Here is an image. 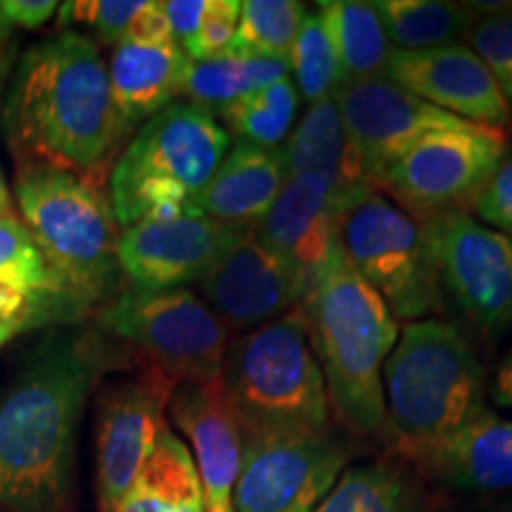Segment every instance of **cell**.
<instances>
[{
  "instance_id": "cell-41",
  "label": "cell",
  "mask_w": 512,
  "mask_h": 512,
  "mask_svg": "<svg viewBox=\"0 0 512 512\" xmlns=\"http://www.w3.org/2000/svg\"><path fill=\"white\" fill-rule=\"evenodd\" d=\"M486 394L489 399L501 408H512V347L505 354L491 375V380L486 382Z\"/></svg>"
},
{
  "instance_id": "cell-39",
  "label": "cell",
  "mask_w": 512,
  "mask_h": 512,
  "mask_svg": "<svg viewBox=\"0 0 512 512\" xmlns=\"http://www.w3.org/2000/svg\"><path fill=\"white\" fill-rule=\"evenodd\" d=\"M121 43H128V46H166V43H176L174 34H171L169 19H166L164 3L140 5Z\"/></svg>"
},
{
  "instance_id": "cell-10",
  "label": "cell",
  "mask_w": 512,
  "mask_h": 512,
  "mask_svg": "<svg viewBox=\"0 0 512 512\" xmlns=\"http://www.w3.org/2000/svg\"><path fill=\"white\" fill-rule=\"evenodd\" d=\"M508 157V133L460 124L420 138L377 178V190L422 223L470 209Z\"/></svg>"
},
{
  "instance_id": "cell-18",
  "label": "cell",
  "mask_w": 512,
  "mask_h": 512,
  "mask_svg": "<svg viewBox=\"0 0 512 512\" xmlns=\"http://www.w3.org/2000/svg\"><path fill=\"white\" fill-rule=\"evenodd\" d=\"M166 413H171V420L195 453L192 460L200 475L204 510L235 512L233 494L240 477L245 437L221 377L211 382L176 384Z\"/></svg>"
},
{
  "instance_id": "cell-20",
  "label": "cell",
  "mask_w": 512,
  "mask_h": 512,
  "mask_svg": "<svg viewBox=\"0 0 512 512\" xmlns=\"http://www.w3.org/2000/svg\"><path fill=\"white\" fill-rule=\"evenodd\" d=\"M280 150L287 178H318L335 190L344 207L377 190L354 140L344 128L335 98L313 102Z\"/></svg>"
},
{
  "instance_id": "cell-2",
  "label": "cell",
  "mask_w": 512,
  "mask_h": 512,
  "mask_svg": "<svg viewBox=\"0 0 512 512\" xmlns=\"http://www.w3.org/2000/svg\"><path fill=\"white\" fill-rule=\"evenodd\" d=\"M17 166H53L102 185L126 138L107 64L81 31H60L19 57L3 95Z\"/></svg>"
},
{
  "instance_id": "cell-35",
  "label": "cell",
  "mask_w": 512,
  "mask_h": 512,
  "mask_svg": "<svg viewBox=\"0 0 512 512\" xmlns=\"http://www.w3.org/2000/svg\"><path fill=\"white\" fill-rule=\"evenodd\" d=\"M240 5L238 0H209L200 27L188 46L183 48L190 62L214 60V57L230 53L235 34H238Z\"/></svg>"
},
{
  "instance_id": "cell-23",
  "label": "cell",
  "mask_w": 512,
  "mask_h": 512,
  "mask_svg": "<svg viewBox=\"0 0 512 512\" xmlns=\"http://www.w3.org/2000/svg\"><path fill=\"white\" fill-rule=\"evenodd\" d=\"M418 465L458 489H512V420L486 408Z\"/></svg>"
},
{
  "instance_id": "cell-32",
  "label": "cell",
  "mask_w": 512,
  "mask_h": 512,
  "mask_svg": "<svg viewBox=\"0 0 512 512\" xmlns=\"http://www.w3.org/2000/svg\"><path fill=\"white\" fill-rule=\"evenodd\" d=\"M287 62H290V74L294 76L299 98L309 100L311 105L318 100L332 98L337 88L342 86L335 48H332L318 12H306L302 27L294 36Z\"/></svg>"
},
{
  "instance_id": "cell-3",
  "label": "cell",
  "mask_w": 512,
  "mask_h": 512,
  "mask_svg": "<svg viewBox=\"0 0 512 512\" xmlns=\"http://www.w3.org/2000/svg\"><path fill=\"white\" fill-rule=\"evenodd\" d=\"M328 389L330 411L351 434L389 441L382 370L399 320L349 264L339 245L299 304Z\"/></svg>"
},
{
  "instance_id": "cell-7",
  "label": "cell",
  "mask_w": 512,
  "mask_h": 512,
  "mask_svg": "<svg viewBox=\"0 0 512 512\" xmlns=\"http://www.w3.org/2000/svg\"><path fill=\"white\" fill-rule=\"evenodd\" d=\"M221 382L245 441L330 427L328 389L299 306L230 339Z\"/></svg>"
},
{
  "instance_id": "cell-11",
  "label": "cell",
  "mask_w": 512,
  "mask_h": 512,
  "mask_svg": "<svg viewBox=\"0 0 512 512\" xmlns=\"http://www.w3.org/2000/svg\"><path fill=\"white\" fill-rule=\"evenodd\" d=\"M349 441L335 432L247 439L235 512H313L347 470Z\"/></svg>"
},
{
  "instance_id": "cell-31",
  "label": "cell",
  "mask_w": 512,
  "mask_h": 512,
  "mask_svg": "<svg viewBox=\"0 0 512 512\" xmlns=\"http://www.w3.org/2000/svg\"><path fill=\"white\" fill-rule=\"evenodd\" d=\"M306 17L304 3L297 0H245L240 5V24L233 55L287 57Z\"/></svg>"
},
{
  "instance_id": "cell-27",
  "label": "cell",
  "mask_w": 512,
  "mask_h": 512,
  "mask_svg": "<svg viewBox=\"0 0 512 512\" xmlns=\"http://www.w3.org/2000/svg\"><path fill=\"white\" fill-rule=\"evenodd\" d=\"M283 79H290L287 57H245L228 53L214 60L190 62L181 95L192 105L219 114L235 100Z\"/></svg>"
},
{
  "instance_id": "cell-12",
  "label": "cell",
  "mask_w": 512,
  "mask_h": 512,
  "mask_svg": "<svg viewBox=\"0 0 512 512\" xmlns=\"http://www.w3.org/2000/svg\"><path fill=\"white\" fill-rule=\"evenodd\" d=\"M176 382L136 366L131 377L107 384L98 399L95 486L98 512H117L166 430V408Z\"/></svg>"
},
{
  "instance_id": "cell-13",
  "label": "cell",
  "mask_w": 512,
  "mask_h": 512,
  "mask_svg": "<svg viewBox=\"0 0 512 512\" xmlns=\"http://www.w3.org/2000/svg\"><path fill=\"white\" fill-rule=\"evenodd\" d=\"M441 285L472 323L512 330V238L467 211L427 221Z\"/></svg>"
},
{
  "instance_id": "cell-29",
  "label": "cell",
  "mask_w": 512,
  "mask_h": 512,
  "mask_svg": "<svg viewBox=\"0 0 512 512\" xmlns=\"http://www.w3.org/2000/svg\"><path fill=\"white\" fill-rule=\"evenodd\" d=\"M313 512H413L411 486L389 463L354 465Z\"/></svg>"
},
{
  "instance_id": "cell-4",
  "label": "cell",
  "mask_w": 512,
  "mask_h": 512,
  "mask_svg": "<svg viewBox=\"0 0 512 512\" xmlns=\"http://www.w3.org/2000/svg\"><path fill=\"white\" fill-rule=\"evenodd\" d=\"M389 441L418 463L486 411V375L458 323L422 318L399 330L382 370Z\"/></svg>"
},
{
  "instance_id": "cell-6",
  "label": "cell",
  "mask_w": 512,
  "mask_h": 512,
  "mask_svg": "<svg viewBox=\"0 0 512 512\" xmlns=\"http://www.w3.org/2000/svg\"><path fill=\"white\" fill-rule=\"evenodd\" d=\"M230 133L214 112L174 102L138 128L110 169L117 226L200 214L197 200L230 150Z\"/></svg>"
},
{
  "instance_id": "cell-25",
  "label": "cell",
  "mask_w": 512,
  "mask_h": 512,
  "mask_svg": "<svg viewBox=\"0 0 512 512\" xmlns=\"http://www.w3.org/2000/svg\"><path fill=\"white\" fill-rule=\"evenodd\" d=\"M318 17L335 48L342 86L384 74L392 46L373 3L323 0L318 3Z\"/></svg>"
},
{
  "instance_id": "cell-33",
  "label": "cell",
  "mask_w": 512,
  "mask_h": 512,
  "mask_svg": "<svg viewBox=\"0 0 512 512\" xmlns=\"http://www.w3.org/2000/svg\"><path fill=\"white\" fill-rule=\"evenodd\" d=\"M140 5L138 0H69L57 10V24L62 31L86 27L100 43L117 48Z\"/></svg>"
},
{
  "instance_id": "cell-19",
  "label": "cell",
  "mask_w": 512,
  "mask_h": 512,
  "mask_svg": "<svg viewBox=\"0 0 512 512\" xmlns=\"http://www.w3.org/2000/svg\"><path fill=\"white\" fill-rule=\"evenodd\" d=\"M344 209L335 190L318 178H287L254 233L313 283L339 247V219Z\"/></svg>"
},
{
  "instance_id": "cell-14",
  "label": "cell",
  "mask_w": 512,
  "mask_h": 512,
  "mask_svg": "<svg viewBox=\"0 0 512 512\" xmlns=\"http://www.w3.org/2000/svg\"><path fill=\"white\" fill-rule=\"evenodd\" d=\"M247 230L249 226L221 223L204 214L140 221L119 233L121 278L140 290H176L200 283Z\"/></svg>"
},
{
  "instance_id": "cell-44",
  "label": "cell",
  "mask_w": 512,
  "mask_h": 512,
  "mask_svg": "<svg viewBox=\"0 0 512 512\" xmlns=\"http://www.w3.org/2000/svg\"><path fill=\"white\" fill-rule=\"evenodd\" d=\"M19 332H24V328L22 325H17V323H3V320H0V349L5 347V344L10 342V339H15Z\"/></svg>"
},
{
  "instance_id": "cell-24",
  "label": "cell",
  "mask_w": 512,
  "mask_h": 512,
  "mask_svg": "<svg viewBox=\"0 0 512 512\" xmlns=\"http://www.w3.org/2000/svg\"><path fill=\"white\" fill-rule=\"evenodd\" d=\"M117 512H207L190 448L171 427L162 432Z\"/></svg>"
},
{
  "instance_id": "cell-26",
  "label": "cell",
  "mask_w": 512,
  "mask_h": 512,
  "mask_svg": "<svg viewBox=\"0 0 512 512\" xmlns=\"http://www.w3.org/2000/svg\"><path fill=\"white\" fill-rule=\"evenodd\" d=\"M389 46L396 50H432L456 46L470 36L475 12L467 3L448 0H377Z\"/></svg>"
},
{
  "instance_id": "cell-45",
  "label": "cell",
  "mask_w": 512,
  "mask_h": 512,
  "mask_svg": "<svg viewBox=\"0 0 512 512\" xmlns=\"http://www.w3.org/2000/svg\"><path fill=\"white\" fill-rule=\"evenodd\" d=\"M0 512H3V510H0Z\"/></svg>"
},
{
  "instance_id": "cell-16",
  "label": "cell",
  "mask_w": 512,
  "mask_h": 512,
  "mask_svg": "<svg viewBox=\"0 0 512 512\" xmlns=\"http://www.w3.org/2000/svg\"><path fill=\"white\" fill-rule=\"evenodd\" d=\"M332 98L373 183L420 138L465 124L387 76L344 83Z\"/></svg>"
},
{
  "instance_id": "cell-22",
  "label": "cell",
  "mask_w": 512,
  "mask_h": 512,
  "mask_svg": "<svg viewBox=\"0 0 512 512\" xmlns=\"http://www.w3.org/2000/svg\"><path fill=\"white\" fill-rule=\"evenodd\" d=\"M190 57L178 43L128 46L121 43L107 64L110 91L124 133L143 126L155 114L174 105L183 93Z\"/></svg>"
},
{
  "instance_id": "cell-30",
  "label": "cell",
  "mask_w": 512,
  "mask_h": 512,
  "mask_svg": "<svg viewBox=\"0 0 512 512\" xmlns=\"http://www.w3.org/2000/svg\"><path fill=\"white\" fill-rule=\"evenodd\" d=\"M0 285L31 294V297L62 299L83 316L88 313L57 283L55 273L50 271L48 261L43 259L41 249L19 216L0 219Z\"/></svg>"
},
{
  "instance_id": "cell-5",
  "label": "cell",
  "mask_w": 512,
  "mask_h": 512,
  "mask_svg": "<svg viewBox=\"0 0 512 512\" xmlns=\"http://www.w3.org/2000/svg\"><path fill=\"white\" fill-rule=\"evenodd\" d=\"M15 207L62 290L91 311L121 287L119 226L102 185L53 169L17 166Z\"/></svg>"
},
{
  "instance_id": "cell-43",
  "label": "cell",
  "mask_w": 512,
  "mask_h": 512,
  "mask_svg": "<svg viewBox=\"0 0 512 512\" xmlns=\"http://www.w3.org/2000/svg\"><path fill=\"white\" fill-rule=\"evenodd\" d=\"M8 216H17L15 195H12L10 185L5 181L3 169H0V219H8Z\"/></svg>"
},
{
  "instance_id": "cell-1",
  "label": "cell",
  "mask_w": 512,
  "mask_h": 512,
  "mask_svg": "<svg viewBox=\"0 0 512 512\" xmlns=\"http://www.w3.org/2000/svg\"><path fill=\"white\" fill-rule=\"evenodd\" d=\"M112 347L93 330L43 339L0 399V510L69 512L81 415Z\"/></svg>"
},
{
  "instance_id": "cell-40",
  "label": "cell",
  "mask_w": 512,
  "mask_h": 512,
  "mask_svg": "<svg viewBox=\"0 0 512 512\" xmlns=\"http://www.w3.org/2000/svg\"><path fill=\"white\" fill-rule=\"evenodd\" d=\"M207 3L209 0H169V3H164L171 34H174V41L181 48L188 46L192 36H195L204 10H207Z\"/></svg>"
},
{
  "instance_id": "cell-42",
  "label": "cell",
  "mask_w": 512,
  "mask_h": 512,
  "mask_svg": "<svg viewBox=\"0 0 512 512\" xmlns=\"http://www.w3.org/2000/svg\"><path fill=\"white\" fill-rule=\"evenodd\" d=\"M15 43H0V100H3L5 88H8V81L12 76V69H15Z\"/></svg>"
},
{
  "instance_id": "cell-34",
  "label": "cell",
  "mask_w": 512,
  "mask_h": 512,
  "mask_svg": "<svg viewBox=\"0 0 512 512\" xmlns=\"http://www.w3.org/2000/svg\"><path fill=\"white\" fill-rule=\"evenodd\" d=\"M467 38L512 105V3L494 15L477 17Z\"/></svg>"
},
{
  "instance_id": "cell-15",
  "label": "cell",
  "mask_w": 512,
  "mask_h": 512,
  "mask_svg": "<svg viewBox=\"0 0 512 512\" xmlns=\"http://www.w3.org/2000/svg\"><path fill=\"white\" fill-rule=\"evenodd\" d=\"M311 278L249 228L200 280L204 304L228 330H252L304 302Z\"/></svg>"
},
{
  "instance_id": "cell-36",
  "label": "cell",
  "mask_w": 512,
  "mask_h": 512,
  "mask_svg": "<svg viewBox=\"0 0 512 512\" xmlns=\"http://www.w3.org/2000/svg\"><path fill=\"white\" fill-rule=\"evenodd\" d=\"M79 318H83V313L62 299L31 297V294L0 285V320L3 323H17L29 330L46 323H74Z\"/></svg>"
},
{
  "instance_id": "cell-21",
  "label": "cell",
  "mask_w": 512,
  "mask_h": 512,
  "mask_svg": "<svg viewBox=\"0 0 512 512\" xmlns=\"http://www.w3.org/2000/svg\"><path fill=\"white\" fill-rule=\"evenodd\" d=\"M287 181L280 147L235 140L197 200V211L221 223L256 226Z\"/></svg>"
},
{
  "instance_id": "cell-28",
  "label": "cell",
  "mask_w": 512,
  "mask_h": 512,
  "mask_svg": "<svg viewBox=\"0 0 512 512\" xmlns=\"http://www.w3.org/2000/svg\"><path fill=\"white\" fill-rule=\"evenodd\" d=\"M299 100L302 98L294 81L283 79L223 107L219 117L238 140L273 150L290 138Z\"/></svg>"
},
{
  "instance_id": "cell-9",
  "label": "cell",
  "mask_w": 512,
  "mask_h": 512,
  "mask_svg": "<svg viewBox=\"0 0 512 512\" xmlns=\"http://www.w3.org/2000/svg\"><path fill=\"white\" fill-rule=\"evenodd\" d=\"M339 245L396 320L415 323L441 311L444 285L427 223L413 219L380 190L344 209Z\"/></svg>"
},
{
  "instance_id": "cell-37",
  "label": "cell",
  "mask_w": 512,
  "mask_h": 512,
  "mask_svg": "<svg viewBox=\"0 0 512 512\" xmlns=\"http://www.w3.org/2000/svg\"><path fill=\"white\" fill-rule=\"evenodd\" d=\"M470 211L479 223L512 238V155L503 159L494 176L477 192Z\"/></svg>"
},
{
  "instance_id": "cell-8",
  "label": "cell",
  "mask_w": 512,
  "mask_h": 512,
  "mask_svg": "<svg viewBox=\"0 0 512 512\" xmlns=\"http://www.w3.org/2000/svg\"><path fill=\"white\" fill-rule=\"evenodd\" d=\"M102 335L133 354V366L181 382L219 380L230 330L190 287L140 290L121 285L98 309Z\"/></svg>"
},
{
  "instance_id": "cell-38",
  "label": "cell",
  "mask_w": 512,
  "mask_h": 512,
  "mask_svg": "<svg viewBox=\"0 0 512 512\" xmlns=\"http://www.w3.org/2000/svg\"><path fill=\"white\" fill-rule=\"evenodd\" d=\"M55 0H0V43H15V31H36L57 15Z\"/></svg>"
},
{
  "instance_id": "cell-17",
  "label": "cell",
  "mask_w": 512,
  "mask_h": 512,
  "mask_svg": "<svg viewBox=\"0 0 512 512\" xmlns=\"http://www.w3.org/2000/svg\"><path fill=\"white\" fill-rule=\"evenodd\" d=\"M403 91L470 124L508 131L512 105L479 55L465 43L389 53L384 74Z\"/></svg>"
}]
</instances>
